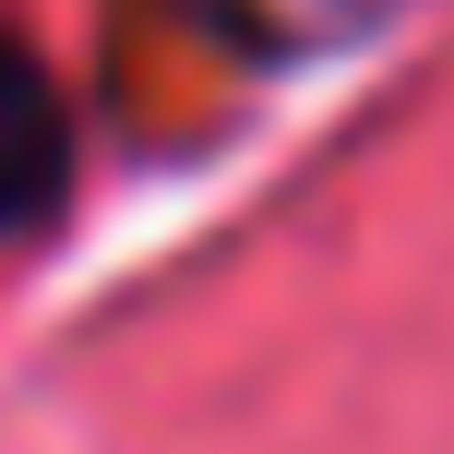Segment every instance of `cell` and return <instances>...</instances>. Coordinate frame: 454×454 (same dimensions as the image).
I'll return each instance as SVG.
<instances>
[{
	"label": "cell",
	"instance_id": "2",
	"mask_svg": "<svg viewBox=\"0 0 454 454\" xmlns=\"http://www.w3.org/2000/svg\"><path fill=\"white\" fill-rule=\"evenodd\" d=\"M204 12L251 48V60H311V48H323V36H347L371 0H204Z\"/></svg>",
	"mask_w": 454,
	"mask_h": 454
},
{
	"label": "cell",
	"instance_id": "1",
	"mask_svg": "<svg viewBox=\"0 0 454 454\" xmlns=\"http://www.w3.org/2000/svg\"><path fill=\"white\" fill-rule=\"evenodd\" d=\"M72 192V96L48 84V60L0 24V239L48 227Z\"/></svg>",
	"mask_w": 454,
	"mask_h": 454
}]
</instances>
